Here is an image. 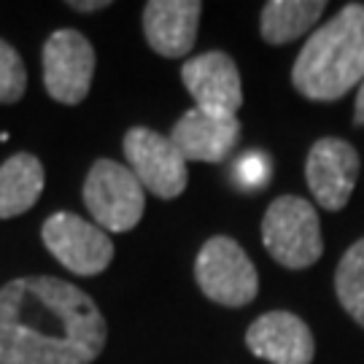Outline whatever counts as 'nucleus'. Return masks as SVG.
<instances>
[{
    "label": "nucleus",
    "mask_w": 364,
    "mask_h": 364,
    "mask_svg": "<svg viewBox=\"0 0 364 364\" xmlns=\"http://www.w3.org/2000/svg\"><path fill=\"white\" fill-rule=\"evenodd\" d=\"M105 338L103 313L73 284L27 275L0 289V364H92Z\"/></svg>",
    "instance_id": "1"
},
{
    "label": "nucleus",
    "mask_w": 364,
    "mask_h": 364,
    "mask_svg": "<svg viewBox=\"0 0 364 364\" xmlns=\"http://www.w3.org/2000/svg\"><path fill=\"white\" fill-rule=\"evenodd\" d=\"M291 81L308 100H340L364 81V3L343 6L313 33L291 68Z\"/></svg>",
    "instance_id": "2"
},
{
    "label": "nucleus",
    "mask_w": 364,
    "mask_h": 364,
    "mask_svg": "<svg viewBox=\"0 0 364 364\" xmlns=\"http://www.w3.org/2000/svg\"><path fill=\"white\" fill-rule=\"evenodd\" d=\"M262 243L270 257L289 270L311 267L324 254L316 208L294 195L273 200L262 219Z\"/></svg>",
    "instance_id": "3"
},
{
    "label": "nucleus",
    "mask_w": 364,
    "mask_h": 364,
    "mask_svg": "<svg viewBox=\"0 0 364 364\" xmlns=\"http://www.w3.org/2000/svg\"><path fill=\"white\" fill-rule=\"evenodd\" d=\"M84 205L103 232H127L144 216V186L122 162L97 159L84 181Z\"/></svg>",
    "instance_id": "4"
},
{
    "label": "nucleus",
    "mask_w": 364,
    "mask_h": 364,
    "mask_svg": "<svg viewBox=\"0 0 364 364\" xmlns=\"http://www.w3.org/2000/svg\"><path fill=\"white\" fill-rule=\"evenodd\" d=\"M195 278L205 297L227 308H243L259 291V275L254 262L248 259L240 243L227 235H216L200 248Z\"/></svg>",
    "instance_id": "5"
},
{
    "label": "nucleus",
    "mask_w": 364,
    "mask_h": 364,
    "mask_svg": "<svg viewBox=\"0 0 364 364\" xmlns=\"http://www.w3.org/2000/svg\"><path fill=\"white\" fill-rule=\"evenodd\" d=\"M41 235L54 259L76 275H100L114 259L111 237L70 210L49 216Z\"/></svg>",
    "instance_id": "6"
},
{
    "label": "nucleus",
    "mask_w": 364,
    "mask_h": 364,
    "mask_svg": "<svg viewBox=\"0 0 364 364\" xmlns=\"http://www.w3.org/2000/svg\"><path fill=\"white\" fill-rule=\"evenodd\" d=\"M124 156L144 189L173 200L186 189V159L170 138L149 127H132L124 135Z\"/></svg>",
    "instance_id": "7"
},
{
    "label": "nucleus",
    "mask_w": 364,
    "mask_h": 364,
    "mask_svg": "<svg viewBox=\"0 0 364 364\" xmlns=\"http://www.w3.org/2000/svg\"><path fill=\"white\" fill-rule=\"evenodd\" d=\"M95 49L78 30H57L43 43V84L57 103L78 105L92 87Z\"/></svg>",
    "instance_id": "8"
},
{
    "label": "nucleus",
    "mask_w": 364,
    "mask_h": 364,
    "mask_svg": "<svg viewBox=\"0 0 364 364\" xmlns=\"http://www.w3.org/2000/svg\"><path fill=\"white\" fill-rule=\"evenodd\" d=\"M181 78L183 87L195 97V108L216 117H237V108L243 105V84L230 54H197L183 63Z\"/></svg>",
    "instance_id": "9"
},
{
    "label": "nucleus",
    "mask_w": 364,
    "mask_h": 364,
    "mask_svg": "<svg viewBox=\"0 0 364 364\" xmlns=\"http://www.w3.org/2000/svg\"><path fill=\"white\" fill-rule=\"evenodd\" d=\"M305 178L313 197L326 210L346 208L359 178V154L340 138H321L308 151Z\"/></svg>",
    "instance_id": "10"
},
{
    "label": "nucleus",
    "mask_w": 364,
    "mask_h": 364,
    "mask_svg": "<svg viewBox=\"0 0 364 364\" xmlns=\"http://www.w3.org/2000/svg\"><path fill=\"white\" fill-rule=\"evenodd\" d=\"M246 346L254 356L270 364H311L316 343L308 324L287 311L264 313L248 326Z\"/></svg>",
    "instance_id": "11"
},
{
    "label": "nucleus",
    "mask_w": 364,
    "mask_h": 364,
    "mask_svg": "<svg viewBox=\"0 0 364 364\" xmlns=\"http://www.w3.org/2000/svg\"><path fill=\"white\" fill-rule=\"evenodd\" d=\"M170 141L183 159L221 162L240 141V122L237 117H216L192 108L173 124Z\"/></svg>",
    "instance_id": "12"
},
{
    "label": "nucleus",
    "mask_w": 364,
    "mask_h": 364,
    "mask_svg": "<svg viewBox=\"0 0 364 364\" xmlns=\"http://www.w3.org/2000/svg\"><path fill=\"white\" fill-rule=\"evenodd\" d=\"M203 3L197 0H151L144 9L149 46L162 57H183L197 41Z\"/></svg>",
    "instance_id": "13"
},
{
    "label": "nucleus",
    "mask_w": 364,
    "mask_h": 364,
    "mask_svg": "<svg viewBox=\"0 0 364 364\" xmlns=\"http://www.w3.org/2000/svg\"><path fill=\"white\" fill-rule=\"evenodd\" d=\"M43 165L36 154H14L0 165V219L19 216L43 192Z\"/></svg>",
    "instance_id": "14"
},
{
    "label": "nucleus",
    "mask_w": 364,
    "mask_h": 364,
    "mask_svg": "<svg viewBox=\"0 0 364 364\" xmlns=\"http://www.w3.org/2000/svg\"><path fill=\"white\" fill-rule=\"evenodd\" d=\"M324 11V0H270L262 9V38L275 46L291 43L305 36Z\"/></svg>",
    "instance_id": "15"
},
{
    "label": "nucleus",
    "mask_w": 364,
    "mask_h": 364,
    "mask_svg": "<svg viewBox=\"0 0 364 364\" xmlns=\"http://www.w3.org/2000/svg\"><path fill=\"white\" fill-rule=\"evenodd\" d=\"M335 289L346 313L364 326V237L343 254L335 273Z\"/></svg>",
    "instance_id": "16"
},
{
    "label": "nucleus",
    "mask_w": 364,
    "mask_h": 364,
    "mask_svg": "<svg viewBox=\"0 0 364 364\" xmlns=\"http://www.w3.org/2000/svg\"><path fill=\"white\" fill-rule=\"evenodd\" d=\"M27 87V73L22 57L11 43L0 38V103H16Z\"/></svg>",
    "instance_id": "17"
},
{
    "label": "nucleus",
    "mask_w": 364,
    "mask_h": 364,
    "mask_svg": "<svg viewBox=\"0 0 364 364\" xmlns=\"http://www.w3.org/2000/svg\"><path fill=\"white\" fill-rule=\"evenodd\" d=\"M240 176L248 186H259L270 176V159L262 154H248L246 159H240Z\"/></svg>",
    "instance_id": "18"
},
{
    "label": "nucleus",
    "mask_w": 364,
    "mask_h": 364,
    "mask_svg": "<svg viewBox=\"0 0 364 364\" xmlns=\"http://www.w3.org/2000/svg\"><path fill=\"white\" fill-rule=\"evenodd\" d=\"M73 11H100V9H108V0H87V3H81V0H70L68 3Z\"/></svg>",
    "instance_id": "19"
},
{
    "label": "nucleus",
    "mask_w": 364,
    "mask_h": 364,
    "mask_svg": "<svg viewBox=\"0 0 364 364\" xmlns=\"http://www.w3.org/2000/svg\"><path fill=\"white\" fill-rule=\"evenodd\" d=\"M353 122L356 124H364V81L359 87V95H356V108H353Z\"/></svg>",
    "instance_id": "20"
}]
</instances>
